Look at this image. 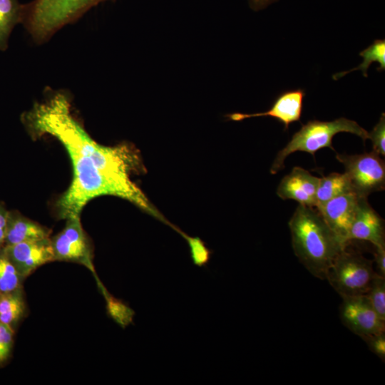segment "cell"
Listing matches in <instances>:
<instances>
[{
  "instance_id": "cell-11",
  "label": "cell",
  "mask_w": 385,
  "mask_h": 385,
  "mask_svg": "<svg viewBox=\"0 0 385 385\" xmlns=\"http://www.w3.org/2000/svg\"><path fill=\"white\" fill-rule=\"evenodd\" d=\"M319 179L301 167H294L281 180L277 195L282 200H293L301 205L315 207Z\"/></svg>"
},
{
  "instance_id": "cell-28",
  "label": "cell",
  "mask_w": 385,
  "mask_h": 385,
  "mask_svg": "<svg viewBox=\"0 0 385 385\" xmlns=\"http://www.w3.org/2000/svg\"><path fill=\"white\" fill-rule=\"evenodd\" d=\"M278 0H248L250 7L255 11L265 9L273 3H275Z\"/></svg>"
},
{
  "instance_id": "cell-27",
  "label": "cell",
  "mask_w": 385,
  "mask_h": 385,
  "mask_svg": "<svg viewBox=\"0 0 385 385\" xmlns=\"http://www.w3.org/2000/svg\"><path fill=\"white\" fill-rule=\"evenodd\" d=\"M9 210L0 202V248L4 247Z\"/></svg>"
},
{
  "instance_id": "cell-21",
  "label": "cell",
  "mask_w": 385,
  "mask_h": 385,
  "mask_svg": "<svg viewBox=\"0 0 385 385\" xmlns=\"http://www.w3.org/2000/svg\"><path fill=\"white\" fill-rule=\"evenodd\" d=\"M365 296L379 317L385 321V277L377 274Z\"/></svg>"
},
{
  "instance_id": "cell-3",
  "label": "cell",
  "mask_w": 385,
  "mask_h": 385,
  "mask_svg": "<svg viewBox=\"0 0 385 385\" xmlns=\"http://www.w3.org/2000/svg\"><path fill=\"white\" fill-rule=\"evenodd\" d=\"M106 1L114 0H33L23 4L21 23L37 44L43 43L64 26Z\"/></svg>"
},
{
  "instance_id": "cell-14",
  "label": "cell",
  "mask_w": 385,
  "mask_h": 385,
  "mask_svg": "<svg viewBox=\"0 0 385 385\" xmlns=\"http://www.w3.org/2000/svg\"><path fill=\"white\" fill-rule=\"evenodd\" d=\"M51 230L16 210L9 211L4 246L50 237Z\"/></svg>"
},
{
  "instance_id": "cell-17",
  "label": "cell",
  "mask_w": 385,
  "mask_h": 385,
  "mask_svg": "<svg viewBox=\"0 0 385 385\" xmlns=\"http://www.w3.org/2000/svg\"><path fill=\"white\" fill-rule=\"evenodd\" d=\"M23 4L18 0H0V50L8 48V41L14 26L21 23Z\"/></svg>"
},
{
  "instance_id": "cell-8",
  "label": "cell",
  "mask_w": 385,
  "mask_h": 385,
  "mask_svg": "<svg viewBox=\"0 0 385 385\" xmlns=\"http://www.w3.org/2000/svg\"><path fill=\"white\" fill-rule=\"evenodd\" d=\"M342 298L340 319L351 332L362 339L385 332V321L379 317L365 295L344 296Z\"/></svg>"
},
{
  "instance_id": "cell-19",
  "label": "cell",
  "mask_w": 385,
  "mask_h": 385,
  "mask_svg": "<svg viewBox=\"0 0 385 385\" xmlns=\"http://www.w3.org/2000/svg\"><path fill=\"white\" fill-rule=\"evenodd\" d=\"M359 55L363 57V61L358 66L346 71H342L333 75L334 80H338L339 78L344 76L347 73L354 71H361L363 76L367 77V70L369 66L374 63L377 62L379 67L376 68L378 71H382L385 69V40L376 39L372 44L364 49L359 53Z\"/></svg>"
},
{
  "instance_id": "cell-1",
  "label": "cell",
  "mask_w": 385,
  "mask_h": 385,
  "mask_svg": "<svg viewBox=\"0 0 385 385\" xmlns=\"http://www.w3.org/2000/svg\"><path fill=\"white\" fill-rule=\"evenodd\" d=\"M21 119L32 136L49 135L63 146L74 147L90 158L101 172L120 183L135 184L130 176L145 170L133 145L123 143L104 146L92 139L73 115L70 98L64 93H55L35 103Z\"/></svg>"
},
{
  "instance_id": "cell-18",
  "label": "cell",
  "mask_w": 385,
  "mask_h": 385,
  "mask_svg": "<svg viewBox=\"0 0 385 385\" xmlns=\"http://www.w3.org/2000/svg\"><path fill=\"white\" fill-rule=\"evenodd\" d=\"M97 286L105 299L108 316L122 329H125L130 324H133V317L135 312L128 304L112 295L102 282L98 283Z\"/></svg>"
},
{
  "instance_id": "cell-15",
  "label": "cell",
  "mask_w": 385,
  "mask_h": 385,
  "mask_svg": "<svg viewBox=\"0 0 385 385\" xmlns=\"http://www.w3.org/2000/svg\"><path fill=\"white\" fill-rule=\"evenodd\" d=\"M26 310L23 287L9 292H0V322L15 331L25 317Z\"/></svg>"
},
{
  "instance_id": "cell-24",
  "label": "cell",
  "mask_w": 385,
  "mask_h": 385,
  "mask_svg": "<svg viewBox=\"0 0 385 385\" xmlns=\"http://www.w3.org/2000/svg\"><path fill=\"white\" fill-rule=\"evenodd\" d=\"M14 330L0 322V365L9 359L14 344Z\"/></svg>"
},
{
  "instance_id": "cell-9",
  "label": "cell",
  "mask_w": 385,
  "mask_h": 385,
  "mask_svg": "<svg viewBox=\"0 0 385 385\" xmlns=\"http://www.w3.org/2000/svg\"><path fill=\"white\" fill-rule=\"evenodd\" d=\"M359 198L354 192H348L316 207L326 224L345 247L349 242V232L355 216Z\"/></svg>"
},
{
  "instance_id": "cell-7",
  "label": "cell",
  "mask_w": 385,
  "mask_h": 385,
  "mask_svg": "<svg viewBox=\"0 0 385 385\" xmlns=\"http://www.w3.org/2000/svg\"><path fill=\"white\" fill-rule=\"evenodd\" d=\"M336 158L343 164L353 192L359 197H367L371 193L384 190L385 163L377 153H337Z\"/></svg>"
},
{
  "instance_id": "cell-10",
  "label": "cell",
  "mask_w": 385,
  "mask_h": 385,
  "mask_svg": "<svg viewBox=\"0 0 385 385\" xmlns=\"http://www.w3.org/2000/svg\"><path fill=\"white\" fill-rule=\"evenodd\" d=\"M4 250L25 279L41 266L54 262L50 237L4 246Z\"/></svg>"
},
{
  "instance_id": "cell-2",
  "label": "cell",
  "mask_w": 385,
  "mask_h": 385,
  "mask_svg": "<svg viewBox=\"0 0 385 385\" xmlns=\"http://www.w3.org/2000/svg\"><path fill=\"white\" fill-rule=\"evenodd\" d=\"M294 252L314 277L326 279L343 245L316 207L299 205L289 221Z\"/></svg>"
},
{
  "instance_id": "cell-5",
  "label": "cell",
  "mask_w": 385,
  "mask_h": 385,
  "mask_svg": "<svg viewBox=\"0 0 385 385\" xmlns=\"http://www.w3.org/2000/svg\"><path fill=\"white\" fill-rule=\"evenodd\" d=\"M376 274L371 261L346 247L334 261L326 279L341 297L365 295Z\"/></svg>"
},
{
  "instance_id": "cell-13",
  "label": "cell",
  "mask_w": 385,
  "mask_h": 385,
  "mask_svg": "<svg viewBox=\"0 0 385 385\" xmlns=\"http://www.w3.org/2000/svg\"><path fill=\"white\" fill-rule=\"evenodd\" d=\"M367 241L375 247L385 246L384 220L373 209L367 197H359L348 240Z\"/></svg>"
},
{
  "instance_id": "cell-25",
  "label": "cell",
  "mask_w": 385,
  "mask_h": 385,
  "mask_svg": "<svg viewBox=\"0 0 385 385\" xmlns=\"http://www.w3.org/2000/svg\"><path fill=\"white\" fill-rule=\"evenodd\" d=\"M369 349L381 360L385 361V332L363 338Z\"/></svg>"
},
{
  "instance_id": "cell-12",
  "label": "cell",
  "mask_w": 385,
  "mask_h": 385,
  "mask_svg": "<svg viewBox=\"0 0 385 385\" xmlns=\"http://www.w3.org/2000/svg\"><path fill=\"white\" fill-rule=\"evenodd\" d=\"M304 96L305 92L301 88L286 91L277 97L268 111L252 114L235 113L227 115V117L238 121L253 117L270 116L282 123L284 130H287L291 123L300 120Z\"/></svg>"
},
{
  "instance_id": "cell-6",
  "label": "cell",
  "mask_w": 385,
  "mask_h": 385,
  "mask_svg": "<svg viewBox=\"0 0 385 385\" xmlns=\"http://www.w3.org/2000/svg\"><path fill=\"white\" fill-rule=\"evenodd\" d=\"M63 230L51 239L54 261L79 264L93 275L96 283L101 280L93 264V247L81 222L80 215L66 219Z\"/></svg>"
},
{
  "instance_id": "cell-16",
  "label": "cell",
  "mask_w": 385,
  "mask_h": 385,
  "mask_svg": "<svg viewBox=\"0 0 385 385\" xmlns=\"http://www.w3.org/2000/svg\"><path fill=\"white\" fill-rule=\"evenodd\" d=\"M348 192H354L345 173H332L320 178L316 195V207L337 196Z\"/></svg>"
},
{
  "instance_id": "cell-23",
  "label": "cell",
  "mask_w": 385,
  "mask_h": 385,
  "mask_svg": "<svg viewBox=\"0 0 385 385\" xmlns=\"http://www.w3.org/2000/svg\"><path fill=\"white\" fill-rule=\"evenodd\" d=\"M368 139L372 143L373 151L380 156L385 155V113H382L378 123L371 132L368 133Z\"/></svg>"
},
{
  "instance_id": "cell-4",
  "label": "cell",
  "mask_w": 385,
  "mask_h": 385,
  "mask_svg": "<svg viewBox=\"0 0 385 385\" xmlns=\"http://www.w3.org/2000/svg\"><path fill=\"white\" fill-rule=\"evenodd\" d=\"M349 133L361 138L364 142L368 139V131L356 121L342 117L332 121L311 120L302 125L287 144L278 152L270 168L274 175L284 168L286 158L297 151L305 152L314 156L317 151L324 148L332 150V139L339 133Z\"/></svg>"
},
{
  "instance_id": "cell-26",
  "label": "cell",
  "mask_w": 385,
  "mask_h": 385,
  "mask_svg": "<svg viewBox=\"0 0 385 385\" xmlns=\"http://www.w3.org/2000/svg\"><path fill=\"white\" fill-rule=\"evenodd\" d=\"M374 261L376 265L377 274L385 277V246L375 247Z\"/></svg>"
},
{
  "instance_id": "cell-22",
  "label": "cell",
  "mask_w": 385,
  "mask_h": 385,
  "mask_svg": "<svg viewBox=\"0 0 385 385\" xmlns=\"http://www.w3.org/2000/svg\"><path fill=\"white\" fill-rule=\"evenodd\" d=\"M184 239L189 245L193 264L200 267H207L211 258L212 250L207 248L205 242L198 237L186 235Z\"/></svg>"
},
{
  "instance_id": "cell-20",
  "label": "cell",
  "mask_w": 385,
  "mask_h": 385,
  "mask_svg": "<svg viewBox=\"0 0 385 385\" xmlns=\"http://www.w3.org/2000/svg\"><path fill=\"white\" fill-rule=\"evenodd\" d=\"M24 280L7 257L4 247L0 248V292L22 288Z\"/></svg>"
}]
</instances>
